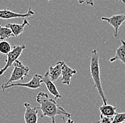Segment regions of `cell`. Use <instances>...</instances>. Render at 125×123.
<instances>
[{"mask_svg":"<svg viewBox=\"0 0 125 123\" xmlns=\"http://www.w3.org/2000/svg\"><path fill=\"white\" fill-rule=\"evenodd\" d=\"M36 102L40 104L39 110H41L42 113L41 117H48L51 119L52 123H55V117L57 115L70 118L71 114L59 105L55 99H51L48 95L43 92H40L36 96Z\"/></svg>","mask_w":125,"mask_h":123,"instance_id":"cell-1","label":"cell"},{"mask_svg":"<svg viewBox=\"0 0 125 123\" xmlns=\"http://www.w3.org/2000/svg\"><path fill=\"white\" fill-rule=\"evenodd\" d=\"M90 74L94 81L93 90L97 89L100 96L101 97L104 105L107 104V99L104 93L100 78V58L97 50L93 49L92 51V56L90 58Z\"/></svg>","mask_w":125,"mask_h":123,"instance_id":"cell-2","label":"cell"},{"mask_svg":"<svg viewBox=\"0 0 125 123\" xmlns=\"http://www.w3.org/2000/svg\"><path fill=\"white\" fill-rule=\"evenodd\" d=\"M13 70L11 73V76L6 83H3L1 86H6L12 83L13 82L18 80H23L25 77H29V68L25 65H23L22 62L16 60L13 64Z\"/></svg>","mask_w":125,"mask_h":123,"instance_id":"cell-3","label":"cell"},{"mask_svg":"<svg viewBox=\"0 0 125 123\" xmlns=\"http://www.w3.org/2000/svg\"><path fill=\"white\" fill-rule=\"evenodd\" d=\"M26 48L25 45H16L13 47L11 51L7 55V58L5 61L6 63L5 66L0 70V76H2L11 66H13L14 63L18 60Z\"/></svg>","mask_w":125,"mask_h":123,"instance_id":"cell-4","label":"cell"},{"mask_svg":"<svg viewBox=\"0 0 125 123\" xmlns=\"http://www.w3.org/2000/svg\"><path fill=\"white\" fill-rule=\"evenodd\" d=\"M42 78L43 76L39 75L38 73L34 74L32 79L28 83H12L11 84L6 85V86H1L2 91H5L8 88H12V87H16V86H20V87H25L31 90H36L39 88H41V84L43 83L42 82Z\"/></svg>","mask_w":125,"mask_h":123,"instance_id":"cell-5","label":"cell"},{"mask_svg":"<svg viewBox=\"0 0 125 123\" xmlns=\"http://www.w3.org/2000/svg\"><path fill=\"white\" fill-rule=\"evenodd\" d=\"M102 21L107 22L109 23L114 29V37L118 39L120 36L119 34V28L125 22V14H116L110 17H104L102 16L101 18Z\"/></svg>","mask_w":125,"mask_h":123,"instance_id":"cell-6","label":"cell"},{"mask_svg":"<svg viewBox=\"0 0 125 123\" xmlns=\"http://www.w3.org/2000/svg\"><path fill=\"white\" fill-rule=\"evenodd\" d=\"M34 11L32 8L29 7L26 13L21 14L18 12H14L8 9H0V19H21V18H28L31 16L34 15Z\"/></svg>","mask_w":125,"mask_h":123,"instance_id":"cell-7","label":"cell"},{"mask_svg":"<svg viewBox=\"0 0 125 123\" xmlns=\"http://www.w3.org/2000/svg\"><path fill=\"white\" fill-rule=\"evenodd\" d=\"M24 120L26 123H37L39 118V108L28 102L24 103Z\"/></svg>","mask_w":125,"mask_h":123,"instance_id":"cell-8","label":"cell"},{"mask_svg":"<svg viewBox=\"0 0 125 123\" xmlns=\"http://www.w3.org/2000/svg\"><path fill=\"white\" fill-rule=\"evenodd\" d=\"M42 82L43 83L46 85L48 90L49 91V92L55 97V100L56 99H59V98H62V95L60 94V92H58L56 86L53 83V82L51 80V79L49 77V75H48V71H46L44 76H43L42 78Z\"/></svg>","mask_w":125,"mask_h":123,"instance_id":"cell-9","label":"cell"},{"mask_svg":"<svg viewBox=\"0 0 125 123\" xmlns=\"http://www.w3.org/2000/svg\"><path fill=\"white\" fill-rule=\"evenodd\" d=\"M75 74H77V70L71 68L64 62L62 64L61 73V82L62 84L70 85L71 79Z\"/></svg>","mask_w":125,"mask_h":123,"instance_id":"cell-10","label":"cell"},{"mask_svg":"<svg viewBox=\"0 0 125 123\" xmlns=\"http://www.w3.org/2000/svg\"><path fill=\"white\" fill-rule=\"evenodd\" d=\"M63 61H58L55 66H50L48 69V75L53 82L57 81L59 78L61 76L62 66Z\"/></svg>","mask_w":125,"mask_h":123,"instance_id":"cell-11","label":"cell"},{"mask_svg":"<svg viewBox=\"0 0 125 123\" xmlns=\"http://www.w3.org/2000/svg\"><path fill=\"white\" fill-rule=\"evenodd\" d=\"M26 26H30V23H29L26 19H25L23 21V23L21 24H16V23H7L6 24L7 27L11 29L15 37L19 36L23 33Z\"/></svg>","mask_w":125,"mask_h":123,"instance_id":"cell-12","label":"cell"},{"mask_svg":"<svg viewBox=\"0 0 125 123\" xmlns=\"http://www.w3.org/2000/svg\"><path fill=\"white\" fill-rule=\"evenodd\" d=\"M116 61H122L125 66V41L121 40V45L116 50V54L114 57L109 59L110 63H114Z\"/></svg>","mask_w":125,"mask_h":123,"instance_id":"cell-13","label":"cell"},{"mask_svg":"<svg viewBox=\"0 0 125 123\" xmlns=\"http://www.w3.org/2000/svg\"><path fill=\"white\" fill-rule=\"evenodd\" d=\"M116 110L117 107L112 106L111 105H102L100 107V111L101 112V115L107 117H114V116L116 115Z\"/></svg>","mask_w":125,"mask_h":123,"instance_id":"cell-14","label":"cell"},{"mask_svg":"<svg viewBox=\"0 0 125 123\" xmlns=\"http://www.w3.org/2000/svg\"><path fill=\"white\" fill-rule=\"evenodd\" d=\"M11 37H15L11 29L7 27L6 26H3L0 24V40L4 41Z\"/></svg>","mask_w":125,"mask_h":123,"instance_id":"cell-15","label":"cell"},{"mask_svg":"<svg viewBox=\"0 0 125 123\" xmlns=\"http://www.w3.org/2000/svg\"><path fill=\"white\" fill-rule=\"evenodd\" d=\"M11 51V47L10 44L7 41H0V53L4 55H7Z\"/></svg>","mask_w":125,"mask_h":123,"instance_id":"cell-16","label":"cell"},{"mask_svg":"<svg viewBox=\"0 0 125 123\" xmlns=\"http://www.w3.org/2000/svg\"><path fill=\"white\" fill-rule=\"evenodd\" d=\"M125 123V112L116 113L113 117L112 123Z\"/></svg>","mask_w":125,"mask_h":123,"instance_id":"cell-17","label":"cell"},{"mask_svg":"<svg viewBox=\"0 0 125 123\" xmlns=\"http://www.w3.org/2000/svg\"><path fill=\"white\" fill-rule=\"evenodd\" d=\"M113 117H107L100 115V120L97 123H112Z\"/></svg>","mask_w":125,"mask_h":123,"instance_id":"cell-18","label":"cell"},{"mask_svg":"<svg viewBox=\"0 0 125 123\" xmlns=\"http://www.w3.org/2000/svg\"><path fill=\"white\" fill-rule=\"evenodd\" d=\"M78 4H86L89 6L93 7L94 4V0H78Z\"/></svg>","mask_w":125,"mask_h":123,"instance_id":"cell-19","label":"cell"},{"mask_svg":"<svg viewBox=\"0 0 125 123\" xmlns=\"http://www.w3.org/2000/svg\"><path fill=\"white\" fill-rule=\"evenodd\" d=\"M61 118H62V121H63V123H74V121L73 120H72L70 118H68L67 120H65V117H61Z\"/></svg>","mask_w":125,"mask_h":123,"instance_id":"cell-20","label":"cell"},{"mask_svg":"<svg viewBox=\"0 0 125 123\" xmlns=\"http://www.w3.org/2000/svg\"><path fill=\"white\" fill-rule=\"evenodd\" d=\"M116 1H121V2H122L123 4H125V0H116Z\"/></svg>","mask_w":125,"mask_h":123,"instance_id":"cell-21","label":"cell"},{"mask_svg":"<svg viewBox=\"0 0 125 123\" xmlns=\"http://www.w3.org/2000/svg\"><path fill=\"white\" fill-rule=\"evenodd\" d=\"M48 1H51L52 0H48Z\"/></svg>","mask_w":125,"mask_h":123,"instance_id":"cell-22","label":"cell"},{"mask_svg":"<svg viewBox=\"0 0 125 123\" xmlns=\"http://www.w3.org/2000/svg\"></svg>","mask_w":125,"mask_h":123,"instance_id":"cell-23","label":"cell"}]
</instances>
